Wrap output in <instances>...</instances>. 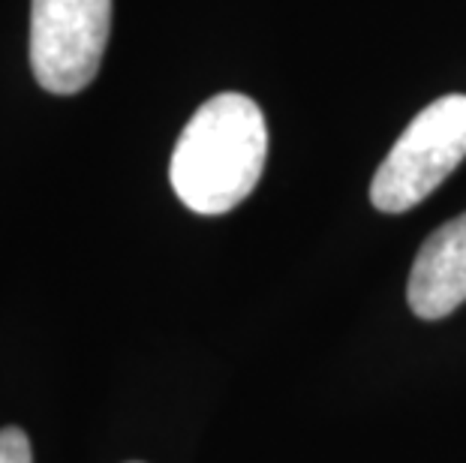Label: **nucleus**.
<instances>
[{"label": "nucleus", "instance_id": "1", "mask_svg": "<svg viewBox=\"0 0 466 463\" xmlns=\"http://www.w3.org/2000/svg\"><path fill=\"white\" fill-rule=\"evenodd\" d=\"M265 156L268 126L262 108L244 94H217L184 126L168 181L190 211L217 216L256 190Z\"/></svg>", "mask_w": 466, "mask_h": 463}, {"label": "nucleus", "instance_id": "2", "mask_svg": "<svg viewBox=\"0 0 466 463\" xmlns=\"http://www.w3.org/2000/svg\"><path fill=\"white\" fill-rule=\"evenodd\" d=\"M466 160V96L449 94L412 117L370 184V202L403 214L424 202Z\"/></svg>", "mask_w": 466, "mask_h": 463}, {"label": "nucleus", "instance_id": "3", "mask_svg": "<svg viewBox=\"0 0 466 463\" xmlns=\"http://www.w3.org/2000/svg\"><path fill=\"white\" fill-rule=\"evenodd\" d=\"M112 25V0H34L31 66L43 91L69 96L94 82Z\"/></svg>", "mask_w": 466, "mask_h": 463}, {"label": "nucleus", "instance_id": "4", "mask_svg": "<svg viewBox=\"0 0 466 463\" xmlns=\"http://www.w3.org/2000/svg\"><path fill=\"white\" fill-rule=\"evenodd\" d=\"M406 298L419 319H445L466 301V214L442 223L412 262Z\"/></svg>", "mask_w": 466, "mask_h": 463}, {"label": "nucleus", "instance_id": "5", "mask_svg": "<svg viewBox=\"0 0 466 463\" xmlns=\"http://www.w3.org/2000/svg\"><path fill=\"white\" fill-rule=\"evenodd\" d=\"M0 463H34L31 439L22 428L0 430Z\"/></svg>", "mask_w": 466, "mask_h": 463}, {"label": "nucleus", "instance_id": "6", "mask_svg": "<svg viewBox=\"0 0 466 463\" xmlns=\"http://www.w3.org/2000/svg\"><path fill=\"white\" fill-rule=\"evenodd\" d=\"M133 463H136V460H133Z\"/></svg>", "mask_w": 466, "mask_h": 463}]
</instances>
